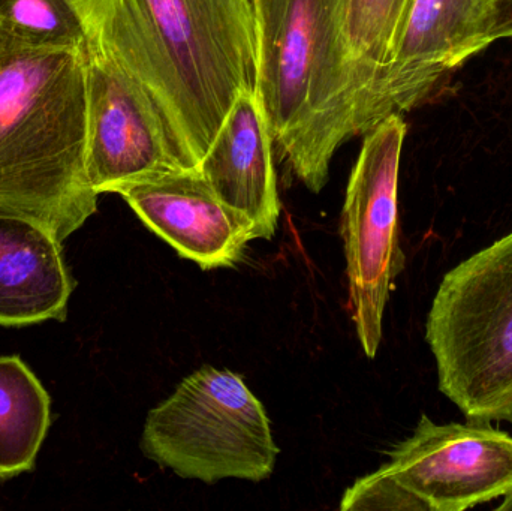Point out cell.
I'll return each instance as SVG.
<instances>
[{
    "mask_svg": "<svg viewBox=\"0 0 512 511\" xmlns=\"http://www.w3.org/2000/svg\"><path fill=\"white\" fill-rule=\"evenodd\" d=\"M87 47L116 62L198 168L234 101L256 93L252 0H68Z\"/></svg>",
    "mask_w": 512,
    "mask_h": 511,
    "instance_id": "6da1fadb",
    "label": "cell"
},
{
    "mask_svg": "<svg viewBox=\"0 0 512 511\" xmlns=\"http://www.w3.org/2000/svg\"><path fill=\"white\" fill-rule=\"evenodd\" d=\"M86 51L0 32V209L60 240L98 209L86 171Z\"/></svg>",
    "mask_w": 512,
    "mask_h": 511,
    "instance_id": "7a4b0ae2",
    "label": "cell"
},
{
    "mask_svg": "<svg viewBox=\"0 0 512 511\" xmlns=\"http://www.w3.org/2000/svg\"><path fill=\"white\" fill-rule=\"evenodd\" d=\"M426 339L439 390L466 419L512 425V231L445 275Z\"/></svg>",
    "mask_w": 512,
    "mask_h": 511,
    "instance_id": "3957f363",
    "label": "cell"
},
{
    "mask_svg": "<svg viewBox=\"0 0 512 511\" xmlns=\"http://www.w3.org/2000/svg\"><path fill=\"white\" fill-rule=\"evenodd\" d=\"M147 458L182 479L262 482L273 474L277 449L270 419L243 377L203 366L186 377L144 423Z\"/></svg>",
    "mask_w": 512,
    "mask_h": 511,
    "instance_id": "277c9868",
    "label": "cell"
},
{
    "mask_svg": "<svg viewBox=\"0 0 512 511\" xmlns=\"http://www.w3.org/2000/svg\"><path fill=\"white\" fill-rule=\"evenodd\" d=\"M409 3L411 0H334L306 120L282 158L313 194L327 185L334 153L360 135L367 98Z\"/></svg>",
    "mask_w": 512,
    "mask_h": 511,
    "instance_id": "5b68a950",
    "label": "cell"
},
{
    "mask_svg": "<svg viewBox=\"0 0 512 511\" xmlns=\"http://www.w3.org/2000/svg\"><path fill=\"white\" fill-rule=\"evenodd\" d=\"M406 132L402 114H390L364 134L342 212L349 308L369 359L378 353L385 308L406 263L397 207Z\"/></svg>",
    "mask_w": 512,
    "mask_h": 511,
    "instance_id": "8992f818",
    "label": "cell"
},
{
    "mask_svg": "<svg viewBox=\"0 0 512 511\" xmlns=\"http://www.w3.org/2000/svg\"><path fill=\"white\" fill-rule=\"evenodd\" d=\"M498 0H411L370 90L360 135L423 104L442 78L492 44Z\"/></svg>",
    "mask_w": 512,
    "mask_h": 511,
    "instance_id": "52a82bcc",
    "label": "cell"
},
{
    "mask_svg": "<svg viewBox=\"0 0 512 511\" xmlns=\"http://www.w3.org/2000/svg\"><path fill=\"white\" fill-rule=\"evenodd\" d=\"M385 470L429 511H462L512 492V437L480 423L423 416L390 452Z\"/></svg>",
    "mask_w": 512,
    "mask_h": 511,
    "instance_id": "ba28073f",
    "label": "cell"
},
{
    "mask_svg": "<svg viewBox=\"0 0 512 511\" xmlns=\"http://www.w3.org/2000/svg\"><path fill=\"white\" fill-rule=\"evenodd\" d=\"M86 171L96 194L183 164L140 87L116 62L87 47Z\"/></svg>",
    "mask_w": 512,
    "mask_h": 511,
    "instance_id": "9c48e42d",
    "label": "cell"
},
{
    "mask_svg": "<svg viewBox=\"0 0 512 511\" xmlns=\"http://www.w3.org/2000/svg\"><path fill=\"white\" fill-rule=\"evenodd\" d=\"M147 228L203 270L234 267L252 237L248 222L210 188L198 168L153 174L116 186Z\"/></svg>",
    "mask_w": 512,
    "mask_h": 511,
    "instance_id": "30bf717a",
    "label": "cell"
},
{
    "mask_svg": "<svg viewBox=\"0 0 512 511\" xmlns=\"http://www.w3.org/2000/svg\"><path fill=\"white\" fill-rule=\"evenodd\" d=\"M333 5L334 0H252L258 45L256 93L282 158L306 120Z\"/></svg>",
    "mask_w": 512,
    "mask_h": 511,
    "instance_id": "8fae6325",
    "label": "cell"
},
{
    "mask_svg": "<svg viewBox=\"0 0 512 511\" xmlns=\"http://www.w3.org/2000/svg\"><path fill=\"white\" fill-rule=\"evenodd\" d=\"M273 147L258 93L245 92L198 165L215 194L248 222L254 239H273L282 209Z\"/></svg>",
    "mask_w": 512,
    "mask_h": 511,
    "instance_id": "7c38bea8",
    "label": "cell"
},
{
    "mask_svg": "<svg viewBox=\"0 0 512 511\" xmlns=\"http://www.w3.org/2000/svg\"><path fill=\"white\" fill-rule=\"evenodd\" d=\"M60 243L50 228L0 209V326L66 317L74 281Z\"/></svg>",
    "mask_w": 512,
    "mask_h": 511,
    "instance_id": "4fadbf2b",
    "label": "cell"
},
{
    "mask_svg": "<svg viewBox=\"0 0 512 511\" xmlns=\"http://www.w3.org/2000/svg\"><path fill=\"white\" fill-rule=\"evenodd\" d=\"M51 401L18 356H0V480L32 471L50 429Z\"/></svg>",
    "mask_w": 512,
    "mask_h": 511,
    "instance_id": "5bb4252c",
    "label": "cell"
},
{
    "mask_svg": "<svg viewBox=\"0 0 512 511\" xmlns=\"http://www.w3.org/2000/svg\"><path fill=\"white\" fill-rule=\"evenodd\" d=\"M0 32L32 47L87 50L83 23L68 0H0Z\"/></svg>",
    "mask_w": 512,
    "mask_h": 511,
    "instance_id": "9a60e30c",
    "label": "cell"
},
{
    "mask_svg": "<svg viewBox=\"0 0 512 511\" xmlns=\"http://www.w3.org/2000/svg\"><path fill=\"white\" fill-rule=\"evenodd\" d=\"M340 510L429 511L417 497L406 491L385 467L358 479L343 495Z\"/></svg>",
    "mask_w": 512,
    "mask_h": 511,
    "instance_id": "2e32d148",
    "label": "cell"
},
{
    "mask_svg": "<svg viewBox=\"0 0 512 511\" xmlns=\"http://www.w3.org/2000/svg\"><path fill=\"white\" fill-rule=\"evenodd\" d=\"M507 38H512V0H498L490 39L495 42Z\"/></svg>",
    "mask_w": 512,
    "mask_h": 511,
    "instance_id": "e0dca14e",
    "label": "cell"
},
{
    "mask_svg": "<svg viewBox=\"0 0 512 511\" xmlns=\"http://www.w3.org/2000/svg\"><path fill=\"white\" fill-rule=\"evenodd\" d=\"M498 510L512 511V492L507 497H504V501H502V504H499Z\"/></svg>",
    "mask_w": 512,
    "mask_h": 511,
    "instance_id": "ac0fdd59",
    "label": "cell"
}]
</instances>
